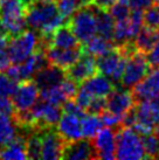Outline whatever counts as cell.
I'll use <instances>...</instances> for the list:
<instances>
[{
	"label": "cell",
	"instance_id": "2",
	"mask_svg": "<svg viewBox=\"0 0 159 160\" xmlns=\"http://www.w3.org/2000/svg\"><path fill=\"white\" fill-rule=\"evenodd\" d=\"M67 26L83 45L97 34L96 15L93 4L77 8L67 20Z\"/></svg>",
	"mask_w": 159,
	"mask_h": 160
},
{
	"label": "cell",
	"instance_id": "16",
	"mask_svg": "<svg viewBox=\"0 0 159 160\" xmlns=\"http://www.w3.org/2000/svg\"><path fill=\"white\" fill-rule=\"evenodd\" d=\"M80 84L82 89L90 93L93 97H106L116 87L106 76L101 72L90 76L89 78L84 80Z\"/></svg>",
	"mask_w": 159,
	"mask_h": 160
},
{
	"label": "cell",
	"instance_id": "28",
	"mask_svg": "<svg viewBox=\"0 0 159 160\" xmlns=\"http://www.w3.org/2000/svg\"><path fill=\"white\" fill-rule=\"evenodd\" d=\"M39 98L44 99V101L52 103V104H55V105H60V107L66 102V99H67L66 95L63 93L60 85L52 87V88H48V89L40 90Z\"/></svg>",
	"mask_w": 159,
	"mask_h": 160
},
{
	"label": "cell",
	"instance_id": "9",
	"mask_svg": "<svg viewBox=\"0 0 159 160\" xmlns=\"http://www.w3.org/2000/svg\"><path fill=\"white\" fill-rule=\"evenodd\" d=\"M97 159H116V130L109 126L102 128L93 138Z\"/></svg>",
	"mask_w": 159,
	"mask_h": 160
},
{
	"label": "cell",
	"instance_id": "17",
	"mask_svg": "<svg viewBox=\"0 0 159 160\" xmlns=\"http://www.w3.org/2000/svg\"><path fill=\"white\" fill-rule=\"evenodd\" d=\"M56 131L64 142H73L83 137L81 129V118L77 116L63 113L56 124Z\"/></svg>",
	"mask_w": 159,
	"mask_h": 160
},
{
	"label": "cell",
	"instance_id": "22",
	"mask_svg": "<svg viewBox=\"0 0 159 160\" xmlns=\"http://www.w3.org/2000/svg\"><path fill=\"white\" fill-rule=\"evenodd\" d=\"M82 47L85 53L90 54L95 58H98V56H102L108 52H110L111 49L115 47V43L111 40H108L105 38L96 34L89 41L83 43Z\"/></svg>",
	"mask_w": 159,
	"mask_h": 160
},
{
	"label": "cell",
	"instance_id": "39",
	"mask_svg": "<svg viewBox=\"0 0 159 160\" xmlns=\"http://www.w3.org/2000/svg\"><path fill=\"white\" fill-rule=\"evenodd\" d=\"M147 55H149L147 60L150 62L151 67H159V38L156 42L155 47L152 48V50Z\"/></svg>",
	"mask_w": 159,
	"mask_h": 160
},
{
	"label": "cell",
	"instance_id": "33",
	"mask_svg": "<svg viewBox=\"0 0 159 160\" xmlns=\"http://www.w3.org/2000/svg\"><path fill=\"white\" fill-rule=\"evenodd\" d=\"M62 112L63 113H69V115H74L77 116L80 118H82L87 112L83 108H81L76 103V101L74 98H69V99H66V102L61 105Z\"/></svg>",
	"mask_w": 159,
	"mask_h": 160
},
{
	"label": "cell",
	"instance_id": "36",
	"mask_svg": "<svg viewBox=\"0 0 159 160\" xmlns=\"http://www.w3.org/2000/svg\"><path fill=\"white\" fill-rule=\"evenodd\" d=\"M61 87L62 91L63 93L66 95L67 99H69V98H75L76 93L79 91V83L75 82V81H73L71 78L69 77H66L64 80L62 81V83L60 84Z\"/></svg>",
	"mask_w": 159,
	"mask_h": 160
},
{
	"label": "cell",
	"instance_id": "42",
	"mask_svg": "<svg viewBox=\"0 0 159 160\" xmlns=\"http://www.w3.org/2000/svg\"><path fill=\"white\" fill-rule=\"evenodd\" d=\"M9 38L8 36H0V52H3L5 49H7Z\"/></svg>",
	"mask_w": 159,
	"mask_h": 160
},
{
	"label": "cell",
	"instance_id": "21",
	"mask_svg": "<svg viewBox=\"0 0 159 160\" xmlns=\"http://www.w3.org/2000/svg\"><path fill=\"white\" fill-rule=\"evenodd\" d=\"M158 38L159 31L152 29V28H149V27L145 26L144 28L141 27V29L136 35L133 42H135V46H136L137 50L147 55L152 50V48L155 47Z\"/></svg>",
	"mask_w": 159,
	"mask_h": 160
},
{
	"label": "cell",
	"instance_id": "8",
	"mask_svg": "<svg viewBox=\"0 0 159 160\" xmlns=\"http://www.w3.org/2000/svg\"><path fill=\"white\" fill-rule=\"evenodd\" d=\"M40 97V89L33 80H25L18 83L17 90L12 95L15 112L31 110Z\"/></svg>",
	"mask_w": 159,
	"mask_h": 160
},
{
	"label": "cell",
	"instance_id": "7",
	"mask_svg": "<svg viewBox=\"0 0 159 160\" xmlns=\"http://www.w3.org/2000/svg\"><path fill=\"white\" fill-rule=\"evenodd\" d=\"M39 132L41 137V159H62L63 147L66 142L56 131V126L39 129Z\"/></svg>",
	"mask_w": 159,
	"mask_h": 160
},
{
	"label": "cell",
	"instance_id": "11",
	"mask_svg": "<svg viewBox=\"0 0 159 160\" xmlns=\"http://www.w3.org/2000/svg\"><path fill=\"white\" fill-rule=\"evenodd\" d=\"M135 105H136V101L132 95V91H130L124 87L119 88L118 85H116L115 89L106 96L105 110L115 115L123 116Z\"/></svg>",
	"mask_w": 159,
	"mask_h": 160
},
{
	"label": "cell",
	"instance_id": "12",
	"mask_svg": "<svg viewBox=\"0 0 159 160\" xmlns=\"http://www.w3.org/2000/svg\"><path fill=\"white\" fill-rule=\"evenodd\" d=\"M84 53L83 47L80 46L76 48H56L52 46H47L44 48V54L49 63L55 64L58 67L67 70L68 68L73 66L74 63L81 58V55Z\"/></svg>",
	"mask_w": 159,
	"mask_h": 160
},
{
	"label": "cell",
	"instance_id": "43",
	"mask_svg": "<svg viewBox=\"0 0 159 160\" xmlns=\"http://www.w3.org/2000/svg\"><path fill=\"white\" fill-rule=\"evenodd\" d=\"M0 36H8V33H7V31H6V28H5L4 23H3V21H1V19H0Z\"/></svg>",
	"mask_w": 159,
	"mask_h": 160
},
{
	"label": "cell",
	"instance_id": "10",
	"mask_svg": "<svg viewBox=\"0 0 159 160\" xmlns=\"http://www.w3.org/2000/svg\"><path fill=\"white\" fill-rule=\"evenodd\" d=\"M132 95L136 103L150 101L159 95V68L151 67L150 71L143 80L132 88Z\"/></svg>",
	"mask_w": 159,
	"mask_h": 160
},
{
	"label": "cell",
	"instance_id": "27",
	"mask_svg": "<svg viewBox=\"0 0 159 160\" xmlns=\"http://www.w3.org/2000/svg\"><path fill=\"white\" fill-rule=\"evenodd\" d=\"M26 150L29 159H41V137L39 129H33L26 136Z\"/></svg>",
	"mask_w": 159,
	"mask_h": 160
},
{
	"label": "cell",
	"instance_id": "44",
	"mask_svg": "<svg viewBox=\"0 0 159 160\" xmlns=\"http://www.w3.org/2000/svg\"><path fill=\"white\" fill-rule=\"evenodd\" d=\"M21 1H22V4L25 5V7H26V9H27L31 5L34 4L36 0H21Z\"/></svg>",
	"mask_w": 159,
	"mask_h": 160
},
{
	"label": "cell",
	"instance_id": "19",
	"mask_svg": "<svg viewBox=\"0 0 159 160\" xmlns=\"http://www.w3.org/2000/svg\"><path fill=\"white\" fill-rule=\"evenodd\" d=\"M0 158L6 160H25L27 159L26 137L18 134L12 142L4 145V148L0 150Z\"/></svg>",
	"mask_w": 159,
	"mask_h": 160
},
{
	"label": "cell",
	"instance_id": "13",
	"mask_svg": "<svg viewBox=\"0 0 159 160\" xmlns=\"http://www.w3.org/2000/svg\"><path fill=\"white\" fill-rule=\"evenodd\" d=\"M62 159L67 160H87L97 159V154L95 151L93 139L84 138L77 139L64 144Z\"/></svg>",
	"mask_w": 159,
	"mask_h": 160
},
{
	"label": "cell",
	"instance_id": "26",
	"mask_svg": "<svg viewBox=\"0 0 159 160\" xmlns=\"http://www.w3.org/2000/svg\"><path fill=\"white\" fill-rule=\"evenodd\" d=\"M102 128H103V123L98 115L85 113L81 118V129H82V136L84 138L93 139Z\"/></svg>",
	"mask_w": 159,
	"mask_h": 160
},
{
	"label": "cell",
	"instance_id": "6",
	"mask_svg": "<svg viewBox=\"0 0 159 160\" xmlns=\"http://www.w3.org/2000/svg\"><path fill=\"white\" fill-rule=\"evenodd\" d=\"M136 123L132 129L139 136L152 133L155 126L159 123V109L152 101H141L136 103Z\"/></svg>",
	"mask_w": 159,
	"mask_h": 160
},
{
	"label": "cell",
	"instance_id": "5",
	"mask_svg": "<svg viewBox=\"0 0 159 160\" xmlns=\"http://www.w3.org/2000/svg\"><path fill=\"white\" fill-rule=\"evenodd\" d=\"M150 69L151 64L146 58V54L137 50L126 58L121 85L126 89H131L147 75Z\"/></svg>",
	"mask_w": 159,
	"mask_h": 160
},
{
	"label": "cell",
	"instance_id": "48",
	"mask_svg": "<svg viewBox=\"0 0 159 160\" xmlns=\"http://www.w3.org/2000/svg\"><path fill=\"white\" fill-rule=\"evenodd\" d=\"M153 1H155V2H157V4L159 5V0H153Z\"/></svg>",
	"mask_w": 159,
	"mask_h": 160
},
{
	"label": "cell",
	"instance_id": "35",
	"mask_svg": "<svg viewBox=\"0 0 159 160\" xmlns=\"http://www.w3.org/2000/svg\"><path fill=\"white\" fill-rule=\"evenodd\" d=\"M100 117H101L102 123L104 126H109L112 129H118L122 124V116L115 115V113L108 111V110H104L100 115Z\"/></svg>",
	"mask_w": 159,
	"mask_h": 160
},
{
	"label": "cell",
	"instance_id": "40",
	"mask_svg": "<svg viewBox=\"0 0 159 160\" xmlns=\"http://www.w3.org/2000/svg\"><path fill=\"white\" fill-rule=\"evenodd\" d=\"M12 64L11 58L8 56L7 49H5L3 52H0V71H6V69Z\"/></svg>",
	"mask_w": 159,
	"mask_h": 160
},
{
	"label": "cell",
	"instance_id": "29",
	"mask_svg": "<svg viewBox=\"0 0 159 160\" xmlns=\"http://www.w3.org/2000/svg\"><path fill=\"white\" fill-rule=\"evenodd\" d=\"M141 142L147 159L159 158V139L156 137V134L149 133L141 136Z\"/></svg>",
	"mask_w": 159,
	"mask_h": 160
},
{
	"label": "cell",
	"instance_id": "45",
	"mask_svg": "<svg viewBox=\"0 0 159 160\" xmlns=\"http://www.w3.org/2000/svg\"><path fill=\"white\" fill-rule=\"evenodd\" d=\"M150 101H152V102H153V104H155L156 107H157V108L159 109V95L157 96V97H155V98H152V99H150Z\"/></svg>",
	"mask_w": 159,
	"mask_h": 160
},
{
	"label": "cell",
	"instance_id": "25",
	"mask_svg": "<svg viewBox=\"0 0 159 160\" xmlns=\"http://www.w3.org/2000/svg\"><path fill=\"white\" fill-rule=\"evenodd\" d=\"M136 38L135 32L130 26L129 18L123 21H117L115 25V31H114V38L112 41L115 46H123L129 42H132Z\"/></svg>",
	"mask_w": 159,
	"mask_h": 160
},
{
	"label": "cell",
	"instance_id": "34",
	"mask_svg": "<svg viewBox=\"0 0 159 160\" xmlns=\"http://www.w3.org/2000/svg\"><path fill=\"white\" fill-rule=\"evenodd\" d=\"M106 109V97H93L89 103L88 108L85 109L87 113L93 115H101Z\"/></svg>",
	"mask_w": 159,
	"mask_h": 160
},
{
	"label": "cell",
	"instance_id": "46",
	"mask_svg": "<svg viewBox=\"0 0 159 160\" xmlns=\"http://www.w3.org/2000/svg\"><path fill=\"white\" fill-rule=\"evenodd\" d=\"M153 131H155L156 137H157V138H158V139H159V123L155 126V130H153Z\"/></svg>",
	"mask_w": 159,
	"mask_h": 160
},
{
	"label": "cell",
	"instance_id": "4",
	"mask_svg": "<svg viewBox=\"0 0 159 160\" xmlns=\"http://www.w3.org/2000/svg\"><path fill=\"white\" fill-rule=\"evenodd\" d=\"M126 58H128L121 52V49L115 46L110 52L96 58L98 72L106 76L115 85H119L124 72Z\"/></svg>",
	"mask_w": 159,
	"mask_h": 160
},
{
	"label": "cell",
	"instance_id": "30",
	"mask_svg": "<svg viewBox=\"0 0 159 160\" xmlns=\"http://www.w3.org/2000/svg\"><path fill=\"white\" fill-rule=\"evenodd\" d=\"M108 11H109V13L111 14V17L114 18L116 22L126 20L130 17V13H131L130 6H129L128 2H124V1H121V0H117Z\"/></svg>",
	"mask_w": 159,
	"mask_h": 160
},
{
	"label": "cell",
	"instance_id": "24",
	"mask_svg": "<svg viewBox=\"0 0 159 160\" xmlns=\"http://www.w3.org/2000/svg\"><path fill=\"white\" fill-rule=\"evenodd\" d=\"M26 17V7L21 0H0V19H15Z\"/></svg>",
	"mask_w": 159,
	"mask_h": 160
},
{
	"label": "cell",
	"instance_id": "3",
	"mask_svg": "<svg viewBox=\"0 0 159 160\" xmlns=\"http://www.w3.org/2000/svg\"><path fill=\"white\" fill-rule=\"evenodd\" d=\"M40 47L39 33L33 29L25 31L20 35L9 38L7 53L12 64L22 63Z\"/></svg>",
	"mask_w": 159,
	"mask_h": 160
},
{
	"label": "cell",
	"instance_id": "32",
	"mask_svg": "<svg viewBox=\"0 0 159 160\" xmlns=\"http://www.w3.org/2000/svg\"><path fill=\"white\" fill-rule=\"evenodd\" d=\"M18 82L11 80L8 76L0 71V97L1 96H12L17 90Z\"/></svg>",
	"mask_w": 159,
	"mask_h": 160
},
{
	"label": "cell",
	"instance_id": "38",
	"mask_svg": "<svg viewBox=\"0 0 159 160\" xmlns=\"http://www.w3.org/2000/svg\"><path fill=\"white\" fill-rule=\"evenodd\" d=\"M155 4L153 0H129V6L131 9H137V11H145L149 7H151Z\"/></svg>",
	"mask_w": 159,
	"mask_h": 160
},
{
	"label": "cell",
	"instance_id": "31",
	"mask_svg": "<svg viewBox=\"0 0 159 160\" xmlns=\"http://www.w3.org/2000/svg\"><path fill=\"white\" fill-rule=\"evenodd\" d=\"M144 25L149 28L159 31V5H152L151 7L144 11L143 13Z\"/></svg>",
	"mask_w": 159,
	"mask_h": 160
},
{
	"label": "cell",
	"instance_id": "23",
	"mask_svg": "<svg viewBox=\"0 0 159 160\" xmlns=\"http://www.w3.org/2000/svg\"><path fill=\"white\" fill-rule=\"evenodd\" d=\"M19 134L18 124L13 116H8L0 112V144L4 146Z\"/></svg>",
	"mask_w": 159,
	"mask_h": 160
},
{
	"label": "cell",
	"instance_id": "49",
	"mask_svg": "<svg viewBox=\"0 0 159 160\" xmlns=\"http://www.w3.org/2000/svg\"><path fill=\"white\" fill-rule=\"evenodd\" d=\"M0 146H1V144H0Z\"/></svg>",
	"mask_w": 159,
	"mask_h": 160
},
{
	"label": "cell",
	"instance_id": "18",
	"mask_svg": "<svg viewBox=\"0 0 159 160\" xmlns=\"http://www.w3.org/2000/svg\"><path fill=\"white\" fill-rule=\"evenodd\" d=\"M52 47H56V48H76L82 46V43L77 40V38L75 36V34L70 31V28L66 25L60 26L54 32L50 39L48 41V45Z\"/></svg>",
	"mask_w": 159,
	"mask_h": 160
},
{
	"label": "cell",
	"instance_id": "37",
	"mask_svg": "<svg viewBox=\"0 0 159 160\" xmlns=\"http://www.w3.org/2000/svg\"><path fill=\"white\" fill-rule=\"evenodd\" d=\"M0 112L8 116H14L15 109L12 98L9 96H1L0 97Z\"/></svg>",
	"mask_w": 159,
	"mask_h": 160
},
{
	"label": "cell",
	"instance_id": "47",
	"mask_svg": "<svg viewBox=\"0 0 159 160\" xmlns=\"http://www.w3.org/2000/svg\"><path fill=\"white\" fill-rule=\"evenodd\" d=\"M40 1H44V2H55L56 0H40Z\"/></svg>",
	"mask_w": 159,
	"mask_h": 160
},
{
	"label": "cell",
	"instance_id": "1",
	"mask_svg": "<svg viewBox=\"0 0 159 160\" xmlns=\"http://www.w3.org/2000/svg\"><path fill=\"white\" fill-rule=\"evenodd\" d=\"M116 159H147L141 138L132 128L119 126L116 129Z\"/></svg>",
	"mask_w": 159,
	"mask_h": 160
},
{
	"label": "cell",
	"instance_id": "41",
	"mask_svg": "<svg viewBox=\"0 0 159 160\" xmlns=\"http://www.w3.org/2000/svg\"><path fill=\"white\" fill-rule=\"evenodd\" d=\"M117 0H93V2L95 6H97L98 8H102V9H109L112 6V5L115 4Z\"/></svg>",
	"mask_w": 159,
	"mask_h": 160
},
{
	"label": "cell",
	"instance_id": "20",
	"mask_svg": "<svg viewBox=\"0 0 159 160\" xmlns=\"http://www.w3.org/2000/svg\"><path fill=\"white\" fill-rule=\"evenodd\" d=\"M94 6V11H95V15H96V25H97V34L98 35L105 38L108 40L112 41L114 38V31H115L116 21L114 18L111 17L108 9L98 8L97 6ZM114 42V41H112Z\"/></svg>",
	"mask_w": 159,
	"mask_h": 160
},
{
	"label": "cell",
	"instance_id": "14",
	"mask_svg": "<svg viewBox=\"0 0 159 160\" xmlns=\"http://www.w3.org/2000/svg\"><path fill=\"white\" fill-rule=\"evenodd\" d=\"M66 72L67 77H69V78H71L73 81H75L80 84L84 80H87L90 76L98 72L96 58L84 52L81 55V58L73 66H70L67 69Z\"/></svg>",
	"mask_w": 159,
	"mask_h": 160
},
{
	"label": "cell",
	"instance_id": "15",
	"mask_svg": "<svg viewBox=\"0 0 159 160\" xmlns=\"http://www.w3.org/2000/svg\"><path fill=\"white\" fill-rule=\"evenodd\" d=\"M66 77L67 72L64 69H62L55 64L48 63L46 67L36 71L32 80L35 82V84L38 85L40 90H42L60 85Z\"/></svg>",
	"mask_w": 159,
	"mask_h": 160
}]
</instances>
